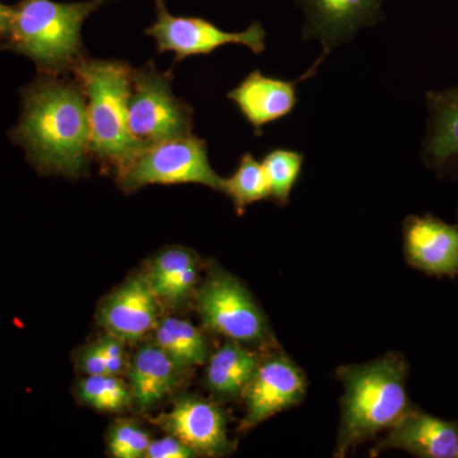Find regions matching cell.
Returning <instances> with one entry per match:
<instances>
[{"instance_id":"5b68a950","label":"cell","mask_w":458,"mask_h":458,"mask_svg":"<svg viewBox=\"0 0 458 458\" xmlns=\"http://www.w3.org/2000/svg\"><path fill=\"white\" fill-rule=\"evenodd\" d=\"M128 119L132 137L148 147L191 135L194 108L174 96L170 72L148 64L131 71Z\"/></svg>"},{"instance_id":"d6986e66","label":"cell","mask_w":458,"mask_h":458,"mask_svg":"<svg viewBox=\"0 0 458 458\" xmlns=\"http://www.w3.org/2000/svg\"><path fill=\"white\" fill-rule=\"evenodd\" d=\"M155 344L182 372L209 360L207 337L185 319L165 318L158 321L155 327Z\"/></svg>"},{"instance_id":"6da1fadb","label":"cell","mask_w":458,"mask_h":458,"mask_svg":"<svg viewBox=\"0 0 458 458\" xmlns=\"http://www.w3.org/2000/svg\"><path fill=\"white\" fill-rule=\"evenodd\" d=\"M14 137L44 174L80 177L89 155L87 99L81 84L44 78L23 90Z\"/></svg>"},{"instance_id":"44dd1931","label":"cell","mask_w":458,"mask_h":458,"mask_svg":"<svg viewBox=\"0 0 458 458\" xmlns=\"http://www.w3.org/2000/svg\"><path fill=\"white\" fill-rule=\"evenodd\" d=\"M304 155L288 148H274L262 158L269 182L270 199L279 207H286L292 191L302 172Z\"/></svg>"},{"instance_id":"83f0119b","label":"cell","mask_w":458,"mask_h":458,"mask_svg":"<svg viewBox=\"0 0 458 458\" xmlns=\"http://www.w3.org/2000/svg\"><path fill=\"white\" fill-rule=\"evenodd\" d=\"M77 363L86 376L107 375L106 360L98 340L84 346L78 354Z\"/></svg>"},{"instance_id":"d4e9b609","label":"cell","mask_w":458,"mask_h":458,"mask_svg":"<svg viewBox=\"0 0 458 458\" xmlns=\"http://www.w3.org/2000/svg\"><path fill=\"white\" fill-rule=\"evenodd\" d=\"M198 276L199 265L198 261H195L177 274L176 278L167 285L164 293L159 295V301L174 307H179L181 304L188 302L189 298L194 293Z\"/></svg>"},{"instance_id":"cb8c5ba5","label":"cell","mask_w":458,"mask_h":458,"mask_svg":"<svg viewBox=\"0 0 458 458\" xmlns=\"http://www.w3.org/2000/svg\"><path fill=\"white\" fill-rule=\"evenodd\" d=\"M195 261H198L197 255L183 247H171L157 256L146 276L158 300L177 274Z\"/></svg>"},{"instance_id":"7402d4cb","label":"cell","mask_w":458,"mask_h":458,"mask_svg":"<svg viewBox=\"0 0 458 458\" xmlns=\"http://www.w3.org/2000/svg\"><path fill=\"white\" fill-rule=\"evenodd\" d=\"M81 403L105 412H119L131 403V391L120 376H86L77 387Z\"/></svg>"},{"instance_id":"9c48e42d","label":"cell","mask_w":458,"mask_h":458,"mask_svg":"<svg viewBox=\"0 0 458 458\" xmlns=\"http://www.w3.org/2000/svg\"><path fill=\"white\" fill-rule=\"evenodd\" d=\"M303 11V41H318L322 45L321 56L300 82L315 77L318 66L331 51L346 44L364 27L377 25L386 20L384 0H294Z\"/></svg>"},{"instance_id":"ba28073f","label":"cell","mask_w":458,"mask_h":458,"mask_svg":"<svg viewBox=\"0 0 458 458\" xmlns=\"http://www.w3.org/2000/svg\"><path fill=\"white\" fill-rule=\"evenodd\" d=\"M157 20L146 33L156 40L158 53H174V62L189 56L209 55L225 45H242L260 55L267 50V31L254 22L241 32L223 31L204 18L172 16L165 0H156Z\"/></svg>"},{"instance_id":"e0dca14e","label":"cell","mask_w":458,"mask_h":458,"mask_svg":"<svg viewBox=\"0 0 458 458\" xmlns=\"http://www.w3.org/2000/svg\"><path fill=\"white\" fill-rule=\"evenodd\" d=\"M182 370L156 344L143 346L131 361V397L140 409H150L180 384Z\"/></svg>"},{"instance_id":"4fadbf2b","label":"cell","mask_w":458,"mask_h":458,"mask_svg":"<svg viewBox=\"0 0 458 458\" xmlns=\"http://www.w3.org/2000/svg\"><path fill=\"white\" fill-rule=\"evenodd\" d=\"M387 450L408 452L419 458H457L458 420L434 417L412 405L370 454L377 456Z\"/></svg>"},{"instance_id":"52a82bcc","label":"cell","mask_w":458,"mask_h":458,"mask_svg":"<svg viewBox=\"0 0 458 458\" xmlns=\"http://www.w3.org/2000/svg\"><path fill=\"white\" fill-rule=\"evenodd\" d=\"M199 315L205 327L251 346H276L269 321L242 283L225 271H210L197 292Z\"/></svg>"},{"instance_id":"484cf974","label":"cell","mask_w":458,"mask_h":458,"mask_svg":"<svg viewBox=\"0 0 458 458\" xmlns=\"http://www.w3.org/2000/svg\"><path fill=\"white\" fill-rule=\"evenodd\" d=\"M106 360L107 375L120 376L126 369V351L123 340L106 334L98 340Z\"/></svg>"},{"instance_id":"7c38bea8","label":"cell","mask_w":458,"mask_h":458,"mask_svg":"<svg viewBox=\"0 0 458 458\" xmlns=\"http://www.w3.org/2000/svg\"><path fill=\"white\" fill-rule=\"evenodd\" d=\"M156 424L189 445L198 456L222 457L233 448L221 409L198 396H181Z\"/></svg>"},{"instance_id":"2e32d148","label":"cell","mask_w":458,"mask_h":458,"mask_svg":"<svg viewBox=\"0 0 458 458\" xmlns=\"http://www.w3.org/2000/svg\"><path fill=\"white\" fill-rule=\"evenodd\" d=\"M298 81L251 72L236 89L228 92L243 117L254 128L256 137L262 135L265 126L289 116L298 104Z\"/></svg>"},{"instance_id":"3957f363","label":"cell","mask_w":458,"mask_h":458,"mask_svg":"<svg viewBox=\"0 0 458 458\" xmlns=\"http://www.w3.org/2000/svg\"><path fill=\"white\" fill-rule=\"evenodd\" d=\"M131 71V65L119 60L87 57L73 69L87 99L89 155L117 171L125 168L146 148L129 129Z\"/></svg>"},{"instance_id":"5bb4252c","label":"cell","mask_w":458,"mask_h":458,"mask_svg":"<svg viewBox=\"0 0 458 458\" xmlns=\"http://www.w3.org/2000/svg\"><path fill=\"white\" fill-rule=\"evenodd\" d=\"M159 300L146 276H132L102 303L98 322L123 343L137 342L158 324Z\"/></svg>"},{"instance_id":"8fae6325","label":"cell","mask_w":458,"mask_h":458,"mask_svg":"<svg viewBox=\"0 0 458 458\" xmlns=\"http://www.w3.org/2000/svg\"><path fill=\"white\" fill-rule=\"evenodd\" d=\"M403 240L409 267L458 283V222L451 225L433 214H411L403 223Z\"/></svg>"},{"instance_id":"277c9868","label":"cell","mask_w":458,"mask_h":458,"mask_svg":"<svg viewBox=\"0 0 458 458\" xmlns=\"http://www.w3.org/2000/svg\"><path fill=\"white\" fill-rule=\"evenodd\" d=\"M105 0L59 3L22 0L12 12V47L53 75L73 72L84 59L82 26Z\"/></svg>"},{"instance_id":"4316f807","label":"cell","mask_w":458,"mask_h":458,"mask_svg":"<svg viewBox=\"0 0 458 458\" xmlns=\"http://www.w3.org/2000/svg\"><path fill=\"white\" fill-rule=\"evenodd\" d=\"M197 456L198 454L189 445L172 434L165 438L150 442L146 454L147 458H191Z\"/></svg>"},{"instance_id":"7a4b0ae2","label":"cell","mask_w":458,"mask_h":458,"mask_svg":"<svg viewBox=\"0 0 458 458\" xmlns=\"http://www.w3.org/2000/svg\"><path fill=\"white\" fill-rule=\"evenodd\" d=\"M344 394L334 457H345L361 443L387 432L412 403L408 394L409 364L400 352L336 369Z\"/></svg>"},{"instance_id":"30bf717a","label":"cell","mask_w":458,"mask_h":458,"mask_svg":"<svg viewBox=\"0 0 458 458\" xmlns=\"http://www.w3.org/2000/svg\"><path fill=\"white\" fill-rule=\"evenodd\" d=\"M307 391L306 375L285 352L274 351L260 360L251 381L241 396L246 415L241 430H249L274 415L300 405Z\"/></svg>"},{"instance_id":"603a6c76","label":"cell","mask_w":458,"mask_h":458,"mask_svg":"<svg viewBox=\"0 0 458 458\" xmlns=\"http://www.w3.org/2000/svg\"><path fill=\"white\" fill-rule=\"evenodd\" d=\"M149 434L131 420H119L108 432V452L114 458L146 457Z\"/></svg>"},{"instance_id":"f546056e","label":"cell","mask_w":458,"mask_h":458,"mask_svg":"<svg viewBox=\"0 0 458 458\" xmlns=\"http://www.w3.org/2000/svg\"><path fill=\"white\" fill-rule=\"evenodd\" d=\"M457 216H458V210H457Z\"/></svg>"},{"instance_id":"ffe728a7","label":"cell","mask_w":458,"mask_h":458,"mask_svg":"<svg viewBox=\"0 0 458 458\" xmlns=\"http://www.w3.org/2000/svg\"><path fill=\"white\" fill-rule=\"evenodd\" d=\"M222 191L232 199L237 213L242 216L250 204L270 198L264 165L251 153H245L233 174L223 180Z\"/></svg>"},{"instance_id":"ac0fdd59","label":"cell","mask_w":458,"mask_h":458,"mask_svg":"<svg viewBox=\"0 0 458 458\" xmlns=\"http://www.w3.org/2000/svg\"><path fill=\"white\" fill-rule=\"evenodd\" d=\"M260 358L243 344L227 340L208 360L205 385L221 399L241 396L258 369Z\"/></svg>"},{"instance_id":"9a60e30c","label":"cell","mask_w":458,"mask_h":458,"mask_svg":"<svg viewBox=\"0 0 458 458\" xmlns=\"http://www.w3.org/2000/svg\"><path fill=\"white\" fill-rule=\"evenodd\" d=\"M427 131L420 158L439 177L458 179V84L429 90Z\"/></svg>"},{"instance_id":"8992f818","label":"cell","mask_w":458,"mask_h":458,"mask_svg":"<svg viewBox=\"0 0 458 458\" xmlns=\"http://www.w3.org/2000/svg\"><path fill=\"white\" fill-rule=\"evenodd\" d=\"M223 180L210 165L207 141L192 134L148 146L117 171V183L126 192L177 183H199L222 191Z\"/></svg>"},{"instance_id":"4dcf8cb0","label":"cell","mask_w":458,"mask_h":458,"mask_svg":"<svg viewBox=\"0 0 458 458\" xmlns=\"http://www.w3.org/2000/svg\"><path fill=\"white\" fill-rule=\"evenodd\" d=\"M458 458V457H457Z\"/></svg>"},{"instance_id":"f1b7e54d","label":"cell","mask_w":458,"mask_h":458,"mask_svg":"<svg viewBox=\"0 0 458 458\" xmlns=\"http://www.w3.org/2000/svg\"><path fill=\"white\" fill-rule=\"evenodd\" d=\"M13 8L0 3V35H8Z\"/></svg>"}]
</instances>
